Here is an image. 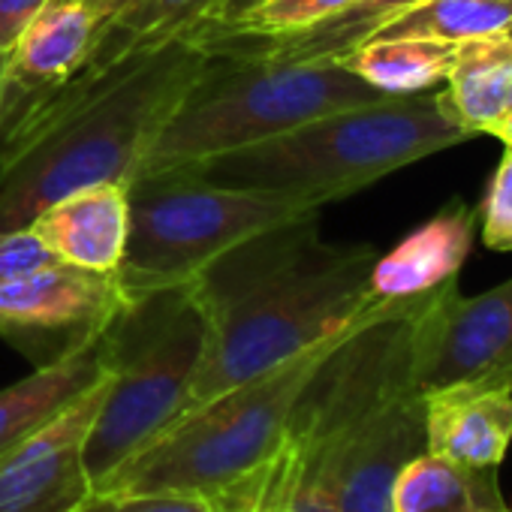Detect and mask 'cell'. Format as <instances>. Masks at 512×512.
Listing matches in <instances>:
<instances>
[{
  "label": "cell",
  "mask_w": 512,
  "mask_h": 512,
  "mask_svg": "<svg viewBox=\"0 0 512 512\" xmlns=\"http://www.w3.org/2000/svg\"><path fill=\"white\" fill-rule=\"evenodd\" d=\"M371 244H332L320 211L256 232L193 281L208 341L181 413L356 323L374 302ZM178 413V416H181Z\"/></svg>",
  "instance_id": "1"
},
{
  "label": "cell",
  "mask_w": 512,
  "mask_h": 512,
  "mask_svg": "<svg viewBox=\"0 0 512 512\" xmlns=\"http://www.w3.org/2000/svg\"><path fill=\"white\" fill-rule=\"evenodd\" d=\"M208 61L211 52L184 31L46 112L0 154V229H28L46 205L79 187L130 184Z\"/></svg>",
  "instance_id": "2"
},
{
  "label": "cell",
  "mask_w": 512,
  "mask_h": 512,
  "mask_svg": "<svg viewBox=\"0 0 512 512\" xmlns=\"http://www.w3.org/2000/svg\"><path fill=\"white\" fill-rule=\"evenodd\" d=\"M440 94L383 97L187 169L223 187L278 193L308 208L353 196L437 151L467 142Z\"/></svg>",
  "instance_id": "3"
},
{
  "label": "cell",
  "mask_w": 512,
  "mask_h": 512,
  "mask_svg": "<svg viewBox=\"0 0 512 512\" xmlns=\"http://www.w3.org/2000/svg\"><path fill=\"white\" fill-rule=\"evenodd\" d=\"M383 97L341 61L211 55L157 133L142 172L193 166Z\"/></svg>",
  "instance_id": "4"
},
{
  "label": "cell",
  "mask_w": 512,
  "mask_h": 512,
  "mask_svg": "<svg viewBox=\"0 0 512 512\" xmlns=\"http://www.w3.org/2000/svg\"><path fill=\"white\" fill-rule=\"evenodd\" d=\"M205 341L208 323L193 281L127 299L103 335L109 389L82 446L94 491L181 413Z\"/></svg>",
  "instance_id": "5"
},
{
  "label": "cell",
  "mask_w": 512,
  "mask_h": 512,
  "mask_svg": "<svg viewBox=\"0 0 512 512\" xmlns=\"http://www.w3.org/2000/svg\"><path fill=\"white\" fill-rule=\"evenodd\" d=\"M341 335L175 416L118 464L97 491H187L208 497L260 467L281 449L305 383Z\"/></svg>",
  "instance_id": "6"
},
{
  "label": "cell",
  "mask_w": 512,
  "mask_h": 512,
  "mask_svg": "<svg viewBox=\"0 0 512 512\" xmlns=\"http://www.w3.org/2000/svg\"><path fill=\"white\" fill-rule=\"evenodd\" d=\"M127 190L130 238L115 272L127 299L190 284L244 238L320 211L278 193L214 184L187 166L139 172Z\"/></svg>",
  "instance_id": "7"
},
{
  "label": "cell",
  "mask_w": 512,
  "mask_h": 512,
  "mask_svg": "<svg viewBox=\"0 0 512 512\" xmlns=\"http://www.w3.org/2000/svg\"><path fill=\"white\" fill-rule=\"evenodd\" d=\"M124 305L118 275L49 263L0 284V338L49 368L100 341Z\"/></svg>",
  "instance_id": "8"
},
{
  "label": "cell",
  "mask_w": 512,
  "mask_h": 512,
  "mask_svg": "<svg viewBox=\"0 0 512 512\" xmlns=\"http://www.w3.org/2000/svg\"><path fill=\"white\" fill-rule=\"evenodd\" d=\"M416 386L440 392H512V278L464 299L458 281L437 290L419 332Z\"/></svg>",
  "instance_id": "9"
},
{
  "label": "cell",
  "mask_w": 512,
  "mask_h": 512,
  "mask_svg": "<svg viewBox=\"0 0 512 512\" xmlns=\"http://www.w3.org/2000/svg\"><path fill=\"white\" fill-rule=\"evenodd\" d=\"M100 16L91 0H49L0 70V154L64 91L82 67Z\"/></svg>",
  "instance_id": "10"
},
{
  "label": "cell",
  "mask_w": 512,
  "mask_h": 512,
  "mask_svg": "<svg viewBox=\"0 0 512 512\" xmlns=\"http://www.w3.org/2000/svg\"><path fill=\"white\" fill-rule=\"evenodd\" d=\"M109 374L31 434L0 467V512H73L94 488L82 446L106 398Z\"/></svg>",
  "instance_id": "11"
},
{
  "label": "cell",
  "mask_w": 512,
  "mask_h": 512,
  "mask_svg": "<svg viewBox=\"0 0 512 512\" xmlns=\"http://www.w3.org/2000/svg\"><path fill=\"white\" fill-rule=\"evenodd\" d=\"M425 452V398L416 380L395 389L356 431L338 467V512H392L398 473Z\"/></svg>",
  "instance_id": "12"
},
{
  "label": "cell",
  "mask_w": 512,
  "mask_h": 512,
  "mask_svg": "<svg viewBox=\"0 0 512 512\" xmlns=\"http://www.w3.org/2000/svg\"><path fill=\"white\" fill-rule=\"evenodd\" d=\"M28 229L55 263L115 275L130 238V190L127 184L79 187L46 205Z\"/></svg>",
  "instance_id": "13"
},
{
  "label": "cell",
  "mask_w": 512,
  "mask_h": 512,
  "mask_svg": "<svg viewBox=\"0 0 512 512\" xmlns=\"http://www.w3.org/2000/svg\"><path fill=\"white\" fill-rule=\"evenodd\" d=\"M473 223L476 214L464 199L446 202L389 253L377 256L371 269V296L380 302L413 299L458 281L473 247Z\"/></svg>",
  "instance_id": "14"
},
{
  "label": "cell",
  "mask_w": 512,
  "mask_h": 512,
  "mask_svg": "<svg viewBox=\"0 0 512 512\" xmlns=\"http://www.w3.org/2000/svg\"><path fill=\"white\" fill-rule=\"evenodd\" d=\"M425 4V0H353L332 19L293 34H226L211 28H187V34L211 55H253L275 61H338L368 43L386 22Z\"/></svg>",
  "instance_id": "15"
},
{
  "label": "cell",
  "mask_w": 512,
  "mask_h": 512,
  "mask_svg": "<svg viewBox=\"0 0 512 512\" xmlns=\"http://www.w3.org/2000/svg\"><path fill=\"white\" fill-rule=\"evenodd\" d=\"M211 7H214V0H133V4H127L121 13H115L109 22L100 25L82 67L73 73V79L64 85V91L37 115V121L49 109L70 103L73 97L88 91L100 79V73H106L109 67L184 34L187 28L202 22L211 13Z\"/></svg>",
  "instance_id": "16"
},
{
  "label": "cell",
  "mask_w": 512,
  "mask_h": 512,
  "mask_svg": "<svg viewBox=\"0 0 512 512\" xmlns=\"http://www.w3.org/2000/svg\"><path fill=\"white\" fill-rule=\"evenodd\" d=\"M512 443V392H440L425 398V452L467 467H500Z\"/></svg>",
  "instance_id": "17"
},
{
  "label": "cell",
  "mask_w": 512,
  "mask_h": 512,
  "mask_svg": "<svg viewBox=\"0 0 512 512\" xmlns=\"http://www.w3.org/2000/svg\"><path fill=\"white\" fill-rule=\"evenodd\" d=\"M106 377L103 338L79 350L76 356L34 368L31 377L0 389V467H4L22 443L49 425L67 404Z\"/></svg>",
  "instance_id": "18"
},
{
  "label": "cell",
  "mask_w": 512,
  "mask_h": 512,
  "mask_svg": "<svg viewBox=\"0 0 512 512\" xmlns=\"http://www.w3.org/2000/svg\"><path fill=\"white\" fill-rule=\"evenodd\" d=\"M440 100L470 136L488 133L512 109V34L464 40L455 49Z\"/></svg>",
  "instance_id": "19"
},
{
  "label": "cell",
  "mask_w": 512,
  "mask_h": 512,
  "mask_svg": "<svg viewBox=\"0 0 512 512\" xmlns=\"http://www.w3.org/2000/svg\"><path fill=\"white\" fill-rule=\"evenodd\" d=\"M392 512H512L497 467H467L434 452L416 455L395 479Z\"/></svg>",
  "instance_id": "20"
},
{
  "label": "cell",
  "mask_w": 512,
  "mask_h": 512,
  "mask_svg": "<svg viewBox=\"0 0 512 512\" xmlns=\"http://www.w3.org/2000/svg\"><path fill=\"white\" fill-rule=\"evenodd\" d=\"M458 43L425 37H374L338 58L350 73L386 97L422 94L446 82Z\"/></svg>",
  "instance_id": "21"
},
{
  "label": "cell",
  "mask_w": 512,
  "mask_h": 512,
  "mask_svg": "<svg viewBox=\"0 0 512 512\" xmlns=\"http://www.w3.org/2000/svg\"><path fill=\"white\" fill-rule=\"evenodd\" d=\"M494 34H512V0H425V4L386 22L374 37H425L464 43Z\"/></svg>",
  "instance_id": "22"
},
{
  "label": "cell",
  "mask_w": 512,
  "mask_h": 512,
  "mask_svg": "<svg viewBox=\"0 0 512 512\" xmlns=\"http://www.w3.org/2000/svg\"><path fill=\"white\" fill-rule=\"evenodd\" d=\"M296 476V452L284 437L281 449L269 461L208 494L211 512H290Z\"/></svg>",
  "instance_id": "23"
},
{
  "label": "cell",
  "mask_w": 512,
  "mask_h": 512,
  "mask_svg": "<svg viewBox=\"0 0 512 512\" xmlns=\"http://www.w3.org/2000/svg\"><path fill=\"white\" fill-rule=\"evenodd\" d=\"M350 4L353 0H260V4H253L250 10L226 22H196V25L226 34H260V37L293 34L332 19Z\"/></svg>",
  "instance_id": "24"
},
{
  "label": "cell",
  "mask_w": 512,
  "mask_h": 512,
  "mask_svg": "<svg viewBox=\"0 0 512 512\" xmlns=\"http://www.w3.org/2000/svg\"><path fill=\"white\" fill-rule=\"evenodd\" d=\"M73 512H211V500L187 491H91Z\"/></svg>",
  "instance_id": "25"
},
{
  "label": "cell",
  "mask_w": 512,
  "mask_h": 512,
  "mask_svg": "<svg viewBox=\"0 0 512 512\" xmlns=\"http://www.w3.org/2000/svg\"><path fill=\"white\" fill-rule=\"evenodd\" d=\"M482 241L497 253H512V145H506L482 199Z\"/></svg>",
  "instance_id": "26"
},
{
  "label": "cell",
  "mask_w": 512,
  "mask_h": 512,
  "mask_svg": "<svg viewBox=\"0 0 512 512\" xmlns=\"http://www.w3.org/2000/svg\"><path fill=\"white\" fill-rule=\"evenodd\" d=\"M55 263L31 229H0V284Z\"/></svg>",
  "instance_id": "27"
},
{
  "label": "cell",
  "mask_w": 512,
  "mask_h": 512,
  "mask_svg": "<svg viewBox=\"0 0 512 512\" xmlns=\"http://www.w3.org/2000/svg\"><path fill=\"white\" fill-rule=\"evenodd\" d=\"M49 7V0H0V58H7L28 25Z\"/></svg>",
  "instance_id": "28"
},
{
  "label": "cell",
  "mask_w": 512,
  "mask_h": 512,
  "mask_svg": "<svg viewBox=\"0 0 512 512\" xmlns=\"http://www.w3.org/2000/svg\"><path fill=\"white\" fill-rule=\"evenodd\" d=\"M253 4H260V0H214L211 13H208L202 22H226V19H232V16H238V13L250 10Z\"/></svg>",
  "instance_id": "29"
},
{
  "label": "cell",
  "mask_w": 512,
  "mask_h": 512,
  "mask_svg": "<svg viewBox=\"0 0 512 512\" xmlns=\"http://www.w3.org/2000/svg\"><path fill=\"white\" fill-rule=\"evenodd\" d=\"M94 4V10H97V16H100V25L103 22H109L115 13H121L127 4H133V0H91Z\"/></svg>",
  "instance_id": "30"
},
{
  "label": "cell",
  "mask_w": 512,
  "mask_h": 512,
  "mask_svg": "<svg viewBox=\"0 0 512 512\" xmlns=\"http://www.w3.org/2000/svg\"><path fill=\"white\" fill-rule=\"evenodd\" d=\"M491 136H497L503 145H512V109L497 121V124H491V130H488Z\"/></svg>",
  "instance_id": "31"
},
{
  "label": "cell",
  "mask_w": 512,
  "mask_h": 512,
  "mask_svg": "<svg viewBox=\"0 0 512 512\" xmlns=\"http://www.w3.org/2000/svg\"><path fill=\"white\" fill-rule=\"evenodd\" d=\"M0 70H4V58H0Z\"/></svg>",
  "instance_id": "32"
}]
</instances>
